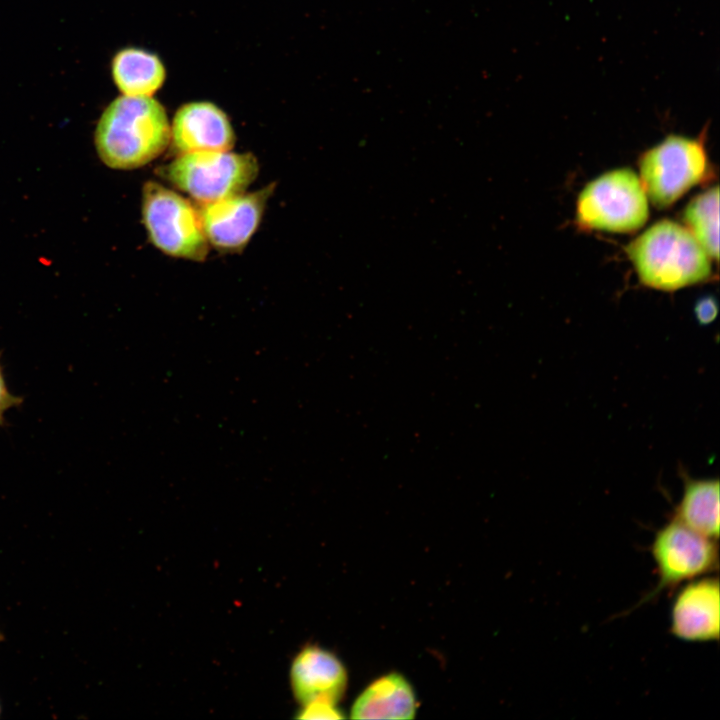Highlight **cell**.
Wrapping results in <instances>:
<instances>
[{
    "mask_svg": "<svg viewBox=\"0 0 720 720\" xmlns=\"http://www.w3.org/2000/svg\"><path fill=\"white\" fill-rule=\"evenodd\" d=\"M170 123L152 97L121 95L102 112L95 129L97 154L108 167L131 170L160 156L170 144Z\"/></svg>",
    "mask_w": 720,
    "mask_h": 720,
    "instance_id": "cell-1",
    "label": "cell"
},
{
    "mask_svg": "<svg viewBox=\"0 0 720 720\" xmlns=\"http://www.w3.org/2000/svg\"><path fill=\"white\" fill-rule=\"evenodd\" d=\"M626 253L640 281L673 291L701 282L711 273L709 256L687 228L670 220L653 224L629 243Z\"/></svg>",
    "mask_w": 720,
    "mask_h": 720,
    "instance_id": "cell-2",
    "label": "cell"
},
{
    "mask_svg": "<svg viewBox=\"0 0 720 720\" xmlns=\"http://www.w3.org/2000/svg\"><path fill=\"white\" fill-rule=\"evenodd\" d=\"M259 164L252 153L197 152L177 155L158 174L196 202L207 204L245 192Z\"/></svg>",
    "mask_w": 720,
    "mask_h": 720,
    "instance_id": "cell-3",
    "label": "cell"
},
{
    "mask_svg": "<svg viewBox=\"0 0 720 720\" xmlns=\"http://www.w3.org/2000/svg\"><path fill=\"white\" fill-rule=\"evenodd\" d=\"M142 219L152 244L164 254L204 261L208 240L197 209L177 192L147 181L142 191Z\"/></svg>",
    "mask_w": 720,
    "mask_h": 720,
    "instance_id": "cell-4",
    "label": "cell"
},
{
    "mask_svg": "<svg viewBox=\"0 0 720 720\" xmlns=\"http://www.w3.org/2000/svg\"><path fill=\"white\" fill-rule=\"evenodd\" d=\"M648 214L645 191L630 169L601 175L584 187L577 200V222L585 229L631 232L645 224Z\"/></svg>",
    "mask_w": 720,
    "mask_h": 720,
    "instance_id": "cell-5",
    "label": "cell"
},
{
    "mask_svg": "<svg viewBox=\"0 0 720 720\" xmlns=\"http://www.w3.org/2000/svg\"><path fill=\"white\" fill-rule=\"evenodd\" d=\"M707 166L702 141L669 135L642 155L639 180L652 204L667 208L704 179Z\"/></svg>",
    "mask_w": 720,
    "mask_h": 720,
    "instance_id": "cell-6",
    "label": "cell"
},
{
    "mask_svg": "<svg viewBox=\"0 0 720 720\" xmlns=\"http://www.w3.org/2000/svg\"><path fill=\"white\" fill-rule=\"evenodd\" d=\"M650 551L658 581L635 607L663 591H673L684 582L709 575L719 567L717 540L693 531L674 518L656 532Z\"/></svg>",
    "mask_w": 720,
    "mask_h": 720,
    "instance_id": "cell-7",
    "label": "cell"
},
{
    "mask_svg": "<svg viewBox=\"0 0 720 720\" xmlns=\"http://www.w3.org/2000/svg\"><path fill=\"white\" fill-rule=\"evenodd\" d=\"M275 184L252 193L201 204L199 213L204 233L211 244L222 252H240L258 229Z\"/></svg>",
    "mask_w": 720,
    "mask_h": 720,
    "instance_id": "cell-8",
    "label": "cell"
},
{
    "mask_svg": "<svg viewBox=\"0 0 720 720\" xmlns=\"http://www.w3.org/2000/svg\"><path fill=\"white\" fill-rule=\"evenodd\" d=\"M170 129V144L177 155L230 151L235 143L229 117L209 101H193L180 106Z\"/></svg>",
    "mask_w": 720,
    "mask_h": 720,
    "instance_id": "cell-9",
    "label": "cell"
},
{
    "mask_svg": "<svg viewBox=\"0 0 720 720\" xmlns=\"http://www.w3.org/2000/svg\"><path fill=\"white\" fill-rule=\"evenodd\" d=\"M720 590L717 577L689 581L676 594L671 607L670 632L687 642L718 641Z\"/></svg>",
    "mask_w": 720,
    "mask_h": 720,
    "instance_id": "cell-10",
    "label": "cell"
},
{
    "mask_svg": "<svg viewBox=\"0 0 720 720\" xmlns=\"http://www.w3.org/2000/svg\"><path fill=\"white\" fill-rule=\"evenodd\" d=\"M290 686L301 705L315 701L337 704L347 686V672L331 652L318 646L302 648L290 666Z\"/></svg>",
    "mask_w": 720,
    "mask_h": 720,
    "instance_id": "cell-11",
    "label": "cell"
},
{
    "mask_svg": "<svg viewBox=\"0 0 720 720\" xmlns=\"http://www.w3.org/2000/svg\"><path fill=\"white\" fill-rule=\"evenodd\" d=\"M416 697L407 679L389 673L366 687L354 701L352 719H413Z\"/></svg>",
    "mask_w": 720,
    "mask_h": 720,
    "instance_id": "cell-12",
    "label": "cell"
},
{
    "mask_svg": "<svg viewBox=\"0 0 720 720\" xmlns=\"http://www.w3.org/2000/svg\"><path fill=\"white\" fill-rule=\"evenodd\" d=\"M113 81L127 96L151 97L164 84L166 69L154 53L137 47L119 50L111 62Z\"/></svg>",
    "mask_w": 720,
    "mask_h": 720,
    "instance_id": "cell-13",
    "label": "cell"
},
{
    "mask_svg": "<svg viewBox=\"0 0 720 720\" xmlns=\"http://www.w3.org/2000/svg\"><path fill=\"white\" fill-rule=\"evenodd\" d=\"M673 518L708 538L719 537V481L685 477L684 491Z\"/></svg>",
    "mask_w": 720,
    "mask_h": 720,
    "instance_id": "cell-14",
    "label": "cell"
},
{
    "mask_svg": "<svg viewBox=\"0 0 720 720\" xmlns=\"http://www.w3.org/2000/svg\"><path fill=\"white\" fill-rule=\"evenodd\" d=\"M718 186L710 188L692 199L683 213L688 231L694 236L709 257L718 259Z\"/></svg>",
    "mask_w": 720,
    "mask_h": 720,
    "instance_id": "cell-15",
    "label": "cell"
},
{
    "mask_svg": "<svg viewBox=\"0 0 720 720\" xmlns=\"http://www.w3.org/2000/svg\"><path fill=\"white\" fill-rule=\"evenodd\" d=\"M298 719H342L344 715L337 708L336 704L324 701H315L301 706Z\"/></svg>",
    "mask_w": 720,
    "mask_h": 720,
    "instance_id": "cell-16",
    "label": "cell"
},
{
    "mask_svg": "<svg viewBox=\"0 0 720 720\" xmlns=\"http://www.w3.org/2000/svg\"><path fill=\"white\" fill-rule=\"evenodd\" d=\"M21 402L20 397L11 394L8 390L0 364V425L4 423L5 413L12 407L20 405Z\"/></svg>",
    "mask_w": 720,
    "mask_h": 720,
    "instance_id": "cell-17",
    "label": "cell"
},
{
    "mask_svg": "<svg viewBox=\"0 0 720 720\" xmlns=\"http://www.w3.org/2000/svg\"><path fill=\"white\" fill-rule=\"evenodd\" d=\"M696 319L701 324L712 322L717 315V304L711 297H705L699 300L695 306Z\"/></svg>",
    "mask_w": 720,
    "mask_h": 720,
    "instance_id": "cell-18",
    "label": "cell"
},
{
    "mask_svg": "<svg viewBox=\"0 0 720 720\" xmlns=\"http://www.w3.org/2000/svg\"><path fill=\"white\" fill-rule=\"evenodd\" d=\"M2 640H3V635H2V633L0 632V641H2Z\"/></svg>",
    "mask_w": 720,
    "mask_h": 720,
    "instance_id": "cell-19",
    "label": "cell"
},
{
    "mask_svg": "<svg viewBox=\"0 0 720 720\" xmlns=\"http://www.w3.org/2000/svg\"><path fill=\"white\" fill-rule=\"evenodd\" d=\"M0 712H1V709H0Z\"/></svg>",
    "mask_w": 720,
    "mask_h": 720,
    "instance_id": "cell-20",
    "label": "cell"
}]
</instances>
